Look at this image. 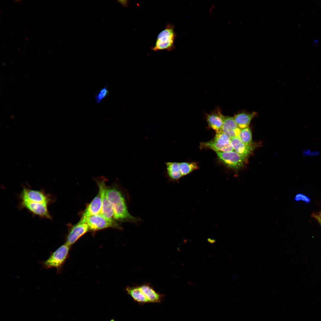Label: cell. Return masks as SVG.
Listing matches in <instances>:
<instances>
[{"mask_svg":"<svg viewBox=\"0 0 321 321\" xmlns=\"http://www.w3.org/2000/svg\"><path fill=\"white\" fill-rule=\"evenodd\" d=\"M106 194L113 210L114 219L123 222H136L137 218L129 213L125 199L121 193L114 187L107 186Z\"/></svg>","mask_w":321,"mask_h":321,"instance_id":"obj_1","label":"cell"},{"mask_svg":"<svg viewBox=\"0 0 321 321\" xmlns=\"http://www.w3.org/2000/svg\"><path fill=\"white\" fill-rule=\"evenodd\" d=\"M176 36L174 26L168 24L166 28L158 35L154 46L151 48L154 51L166 50L171 51L174 49V41Z\"/></svg>","mask_w":321,"mask_h":321,"instance_id":"obj_2","label":"cell"},{"mask_svg":"<svg viewBox=\"0 0 321 321\" xmlns=\"http://www.w3.org/2000/svg\"><path fill=\"white\" fill-rule=\"evenodd\" d=\"M21 201L46 203L48 205L55 201L52 195L46 193L43 190H33L23 186L19 195Z\"/></svg>","mask_w":321,"mask_h":321,"instance_id":"obj_3","label":"cell"},{"mask_svg":"<svg viewBox=\"0 0 321 321\" xmlns=\"http://www.w3.org/2000/svg\"><path fill=\"white\" fill-rule=\"evenodd\" d=\"M99 189V192L101 201V210L100 214L106 218L111 220H114V213L112 205L107 197L106 191L107 185L106 184V179L103 177L95 178Z\"/></svg>","mask_w":321,"mask_h":321,"instance_id":"obj_4","label":"cell"},{"mask_svg":"<svg viewBox=\"0 0 321 321\" xmlns=\"http://www.w3.org/2000/svg\"><path fill=\"white\" fill-rule=\"evenodd\" d=\"M86 224L89 230L97 231L109 227L121 229L120 226L114 220H109L100 214L92 215L86 218L81 219L79 221Z\"/></svg>","mask_w":321,"mask_h":321,"instance_id":"obj_5","label":"cell"},{"mask_svg":"<svg viewBox=\"0 0 321 321\" xmlns=\"http://www.w3.org/2000/svg\"><path fill=\"white\" fill-rule=\"evenodd\" d=\"M70 247V246L65 243L61 246L43 262V266L46 269L55 268L59 269L67 257Z\"/></svg>","mask_w":321,"mask_h":321,"instance_id":"obj_6","label":"cell"},{"mask_svg":"<svg viewBox=\"0 0 321 321\" xmlns=\"http://www.w3.org/2000/svg\"><path fill=\"white\" fill-rule=\"evenodd\" d=\"M202 145L213 150L215 152H229L234 150L231 139L222 132H217L214 138L209 141L203 143Z\"/></svg>","mask_w":321,"mask_h":321,"instance_id":"obj_7","label":"cell"},{"mask_svg":"<svg viewBox=\"0 0 321 321\" xmlns=\"http://www.w3.org/2000/svg\"><path fill=\"white\" fill-rule=\"evenodd\" d=\"M215 152L219 159L229 168L237 171L244 166L245 160L235 151Z\"/></svg>","mask_w":321,"mask_h":321,"instance_id":"obj_8","label":"cell"},{"mask_svg":"<svg viewBox=\"0 0 321 321\" xmlns=\"http://www.w3.org/2000/svg\"><path fill=\"white\" fill-rule=\"evenodd\" d=\"M48 204L44 203L21 201L19 207L25 208L33 214L40 218L52 219L48 209Z\"/></svg>","mask_w":321,"mask_h":321,"instance_id":"obj_9","label":"cell"},{"mask_svg":"<svg viewBox=\"0 0 321 321\" xmlns=\"http://www.w3.org/2000/svg\"><path fill=\"white\" fill-rule=\"evenodd\" d=\"M89 230L86 224L79 221L71 228L67 236L65 243L70 246Z\"/></svg>","mask_w":321,"mask_h":321,"instance_id":"obj_10","label":"cell"},{"mask_svg":"<svg viewBox=\"0 0 321 321\" xmlns=\"http://www.w3.org/2000/svg\"><path fill=\"white\" fill-rule=\"evenodd\" d=\"M231 142L235 151L240 155L245 161H247L254 147L253 145L248 146L245 144L238 137L231 139Z\"/></svg>","mask_w":321,"mask_h":321,"instance_id":"obj_11","label":"cell"},{"mask_svg":"<svg viewBox=\"0 0 321 321\" xmlns=\"http://www.w3.org/2000/svg\"><path fill=\"white\" fill-rule=\"evenodd\" d=\"M224 116L219 109H216L206 116L209 126L217 132H221L223 125Z\"/></svg>","mask_w":321,"mask_h":321,"instance_id":"obj_12","label":"cell"},{"mask_svg":"<svg viewBox=\"0 0 321 321\" xmlns=\"http://www.w3.org/2000/svg\"><path fill=\"white\" fill-rule=\"evenodd\" d=\"M241 129L238 127L233 117L224 116L221 132L228 136L230 139L238 137Z\"/></svg>","mask_w":321,"mask_h":321,"instance_id":"obj_13","label":"cell"},{"mask_svg":"<svg viewBox=\"0 0 321 321\" xmlns=\"http://www.w3.org/2000/svg\"><path fill=\"white\" fill-rule=\"evenodd\" d=\"M101 206V199L98 192L83 212L81 219L86 218L92 215L100 214Z\"/></svg>","mask_w":321,"mask_h":321,"instance_id":"obj_14","label":"cell"},{"mask_svg":"<svg viewBox=\"0 0 321 321\" xmlns=\"http://www.w3.org/2000/svg\"><path fill=\"white\" fill-rule=\"evenodd\" d=\"M256 114L255 112L249 114L242 112L235 115L233 117L238 127L242 129L249 127L251 120Z\"/></svg>","mask_w":321,"mask_h":321,"instance_id":"obj_15","label":"cell"},{"mask_svg":"<svg viewBox=\"0 0 321 321\" xmlns=\"http://www.w3.org/2000/svg\"><path fill=\"white\" fill-rule=\"evenodd\" d=\"M179 163L176 162H165V172L169 178L173 180L179 179L182 176L179 165Z\"/></svg>","mask_w":321,"mask_h":321,"instance_id":"obj_16","label":"cell"},{"mask_svg":"<svg viewBox=\"0 0 321 321\" xmlns=\"http://www.w3.org/2000/svg\"><path fill=\"white\" fill-rule=\"evenodd\" d=\"M139 286L150 303H157L161 301L162 295L156 292L149 285L144 284Z\"/></svg>","mask_w":321,"mask_h":321,"instance_id":"obj_17","label":"cell"},{"mask_svg":"<svg viewBox=\"0 0 321 321\" xmlns=\"http://www.w3.org/2000/svg\"><path fill=\"white\" fill-rule=\"evenodd\" d=\"M128 294L136 302L141 303H150L141 290L140 286L128 287L126 288Z\"/></svg>","mask_w":321,"mask_h":321,"instance_id":"obj_18","label":"cell"},{"mask_svg":"<svg viewBox=\"0 0 321 321\" xmlns=\"http://www.w3.org/2000/svg\"><path fill=\"white\" fill-rule=\"evenodd\" d=\"M245 144L252 146V135L249 127L241 129L238 136Z\"/></svg>","mask_w":321,"mask_h":321,"instance_id":"obj_19","label":"cell"},{"mask_svg":"<svg viewBox=\"0 0 321 321\" xmlns=\"http://www.w3.org/2000/svg\"><path fill=\"white\" fill-rule=\"evenodd\" d=\"M180 169L182 175L184 176L192 171L197 169L198 166L195 162H181L179 164Z\"/></svg>","mask_w":321,"mask_h":321,"instance_id":"obj_20","label":"cell"},{"mask_svg":"<svg viewBox=\"0 0 321 321\" xmlns=\"http://www.w3.org/2000/svg\"><path fill=\"white\" fill-rule=\"evenodd\" d=\"M109 94L107 86L106 85L100 89L97 94L95 95V101L97 103H100L101 101L107 97Z\"/></svg>","mask_w":321,"mask_h":321,"instance_id":"obj_21","label":"cell"},{"mask_svg":"<svg viewBox=\"0 0 321 321\" xmlns=\"http://www.w3.org/2000/svg\"><path fill=\"white\" fill-rule=\"evenodd\" d=\"M294 200L296 202L302 201L306 203H309L311 201V199L309 197L301 193L297 194L295 197Z\"/></svg>","mask_w":321,"mask_h":321,"instance_id":"obj_22","label":"cell"},{"mask_svg":"<svg viewBox=\"0 0 321 321\" xmlns=\"http://www.w3.org/2000/svg\"><path fill=\"white\" fill-rule=\"evenodd\" d=\"M320 155V152L317 150H311L307 157H314L318 156Z\"/></svg>","mask_w":321,"mask_h":321,"instance_id":"obj_23","label":"cell"},{"mask_svg":"<svg viewBox=\"0 0 321 321\" xmlns=\"http://www.w3.org/2000/svg\"><path fill=\"white\" fill-rule=\"evenodd\" d=\"M312 216L317 220L321 226V217L317 213L313 214Z\"/></svg>","mask_w":321,"mask_h":321,"instance_id":"obj_24","label":"cell"},{"mask_svg":"<svg viewBox=\"0 0 321 321\" xmlns=\"http://www.w3.org/2000/svg\"><path fill=\"white\" fill-rule=\"evenodd\" d=\"M117 1L122 4L123 6L126 7L127 5V1L126 0H118Z\"/></svg>","mask_w":321,"mask_h":321,"instance_id":"obj_25","label":"cell"},{"mask_svg":"<svg viewBox=\"0 0 321 321\" xmlns=\"http://www.w3.org/2000/svg\"><path fill=\"white\" fill-rule=\"evenodd\" d=\"M208 241L211 243H213L215 242V241L214 240H211L210 239L208 240Z\"/></svg>","mask_w":321,"mask_h":321,"instance_id":"obj_26","label":"cell"},{"mask_svg":"<svg viewBox=\"0 0 321 321\" xmlns=\"http://www.w3.org/2000/svg\"><path fill=\"white\" fill-rule=\"evenodd\" d=\"M319 216L321 217V211L317 213Z\"/></svg>","mask_w":321,"mask_h":321,"instance_id":"obj_27","label":"cell"},{"mask_svg":"<svg viewBox=\"0 0 321 321\" xmlns=\"http://www.w3.org/2000/svg\"><path fill=\"white\" fill-rule=\"evenodd\" d=\"M25 39H26V40H29L28 39V38H27V37H25Z\"/></svg>","mask_w":321,"mask_h":321,"instance_id":"obj_28","label":"cell"},{"mask_svg":"<svg viewBox=\"0 0 321 321\" xmlns=\"http://www.w3.org/2000/svg\"><path fill=\"white\" fill-rule=\"evenodd\" d=\"M18 50H19V51H21V49H20V48H18Z\"/></svg>","mask_w":321,"mask_h":321,"instance_id":"obj_29","label":"cell"},{"mask_svg":"<svg viewBox=\"0 0 321 321\" xmlns=\"http://www.w3.org/2000/svg\"><path fill=\"white\" fill-rule=\"evenodd\" d=\"M110 321H114V320L112 319Z\"/></svg>","mask_w":321,"mask_h":321,"instance_id":"obj_30","label":"cell"},{"mask_svg":"<svg viewBox=\"0 0 321 321\" xmlns=\"http://www.w3.org/2000/svg\"><path fill=\"white\" fill-rule=\"evenodd\" d=\"M2 46L4 48H6V47L5 46H4V45H3Z\"/></svg>","mask_w":321,"mask_h":321,"instance_id":"obj_31","label":"cell"},{"mask_svg":"<svg viewBox=\"0 0 321 321\" xmlns=\"http://www.w3.org/2000/svg\"><path fill=\"white\" fill-rule=\"evenodd\" d=\"M25 30H26V31H27V32H28V30H27V29H26V28H25Z\"/></svg>","mask_w":321,"mask_h":321,"instance_id":"obj_32","label":"cell"},{"mask_svg":"<svg viewBox=\"0 0 321 321\" xmlns=\"http://www.w3.org/2000/svg\"><path fill=\"white\" fill-rule=\"evenodd\" d=\"M39 53H40V54H41V52H40V51H39Z\"/></svg>","mask_w":321,"mask_h":321,"instance_id":"obj_33","label":"cell"},{"mask_svg":"<svg viewBox=\"0 0 321 321\" xmlns=\"http://www.w3.org/2000/svg\"><path fill=\"white\" fill-rule=\"evenodd\" d=\"M34 34H35V35H36L37 36V34H35V33H34Z\"/></svg>","mask_w":321,"mask_h":321,"instance_id":"obj_34","label":"cell"},{"mask_svg":"<svg viewBox=\"0 0 321 321\" xmlns=\"http://www.w3.org/2000/svg\"><path fill=\"white\" fill-rule=\"evenodd\" d=\"M42 1L43 2V1H42Z\"/></svg>","mask_w":321,"mask_h":321,"instance_id":"obj_35","label":"cell"}]
</instances>
